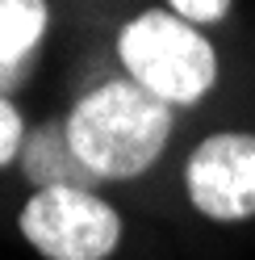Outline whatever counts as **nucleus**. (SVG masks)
<instances>
[{
    "mask_svg": "<svg viewBox=\"0 0 255 260\" xmlns=\"http://www.w3.org/2000/svg\"><path fill=\"white\" fill-rule=\"evenodd\" d=\"M172 105L159 101L142 84L105 80L101 88L84 92L67 113V139L75 155L101 181H130L142 176L167 147Z\"/></svg>",
    "mask_w": 255,
    "mask_h": 260,
    "instance_id": "obj_1",
    "label": "nucleus"
},
{
    "mask_svg": "<svg viewBox=\"0 0 255 260\" xmlns=\"http://www.w3.org/2000/svg\"><path fill=\"white\" fill-rule=\"evenodd\" d=\"M117 55L134 84L167 105H193L218 80L214 46L197 34L193 21L176 13H142L117 38Z\"/></svg>",
    "mask_w": 255,
    "mask_h": 260,
    "instance_id": "obj_2",
    "label": "nucleus"
},
{
    "mask_svg": "<svg viewBox=\"0 0 255 260\" xmlns=\"http://www.w3.org/2000/svg\"><path fill=\"white\" fill-rule=\"evenodd\" d=\"M17 226L46 260H109L121 243L117 210L92 189H38Z\"/></svg>",
    "mask_w": 255,
    "mask_h": 260,
    "instance_id": "obj_3",
    "label": "nucleus"
},
{
    "mask_svg": "<svg viewBox=\"0 0 255 260\" xmlns=\"http://www.w3.org/2000/svg\"><path fill=\"white\" fill-rule=\"evenodd\" d=\"M251 135H214L193 151L184 168L188 202L214 222H243L255 214V189H251Z\"/></svg>",
    "mask_w": 255,
    "mask_h": 260,
    "instance_id": "obj_4",
    "label": "nucleus"
},
{
    "mask_svg": "<svg viewBox=\"0 0 255 260\" xmlns=\"http://www.w3.org/2000/svg\"><path fill=\"white\" fill-rule=\"evenodd\" d=\"M17 159L38 189H92L97 193V185H105L75 155L71 139H67V118H55V122H42L38 130H29Z\"/></svg>",
    "mask_w": 255,
    "mask_h": 260,
    "instance_id": "obj_5",
    "label": "nucleus"
},
{
    "mask_svg": "<svg viewBox=\"0 0 255 260\" xmlns=\"http://www.w3.org/2000/svg\"><path fill=\"white\" fill-rule=\"evenodd\" d=\"M46 21H51L46 0H0V63L34 59Z\"/></svg>",
    "mask_w": 255,
    "mask_h": 260,
    "instance_id": "obj_6",
    "label": "nucleus"
},
{
    "mask_svg": "<svg viewBox=\"0 0 255 260\" xmlns=\"http://www.w3.org/2000/svg\"><path fill=\"white\" fill-rule=\"evenodd\" d=\"M21 143H25V122L9 105V96H0V168L21 155Z\"/></svg>",
    "mask_w": 255,
    "mask_h": 260,
    "instance_id": "obj_7",
    "label": "nucleus"
},
{
    "mask_svg": "<svg viewBox=\"0 0 255 260\" xmlns=\"http://www.w3.org/2000/svg\"><path fill=\"white\" fill-rule=\"evenodd\" d=\"M172 9H176V17L197 25V21H222L230 0H172Z\"/></svg>",
    "mask_w": 255,
    "mask_h": 260,
    "instance_id": "obj_8",
    "label": "nucleus"
},
{
    "mask_svg": "<svg viewBox=\"0 0 255 260\" xmlns=\"http://www.w3.org/2000/svg\"><path fill=\"white\" fill-rule=\"evenodd\" d=\"M29 63H34V59H17V63H0V96H5V92H13V88H17L21 80L29 76Z\"/></svg>",
    "mask_w": 255,
    "mask_h": 260,
    "instance_id": "obj_9",
    "label": "nucleus"
},
{
    "mask_svg": "<svg viewBox=\"0 0 255 260\" xmlns=\"http://www.w3.org/2000/svg\"><path fill=\"white\" fill-rule=\"evenodd\" d=\"M251 189H255V155H251Z\"/></svg>",
    "mask_w": 255,
    "mask_h": 260,
    "instance_id": "obj_10",
    "label": "nucleus"
}]
</instances>
